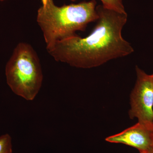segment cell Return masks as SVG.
<instances>
[{
	"label": "cell",
	"instance_id": "6da1fadb",
	"mask_svg": "<svg viewBox=\"0 0 153 153\" xmlns=\"http://www.w3.org/2000/svg\"><path fill=\"white\" fill-rule=\"evenodd\" d=\"M96 10L98 19L88 36L82 38L76 35L47 48L56 61L76 68H90L133 53L131 44L122 36L123 29L127 22V13L102 5L97 6Z\"/></svg>",
	"mask_w": 153,
	"mask_h": 153
},
{
	"label": "cell",
	"instance_id": "7a4b0ae2",
	"mask_svg": "<svg viewBox=\"0 0 153 153\" xmlns=\"http://www.w3.org/2000/svg\"><path fill=\"white\" fill-rule=\"evenodd\" d=\"M41 1L37 21L47 48L57 41L75 36L76 31H85L89 23L97 22L98 19L95 0L61 7L55 5L53 0Z\"/></svg>",
	"mask_w": 153,
	"mask_h": 153
},
{
	"label": "cell",
	"instance_id": "3957f363",
	"mask_svg": "<svg viewBox=\"0 0 153 153\" xmlns=\"http://www.w3.org/2000/svg\"><path fill=\"white\" fill-rule=\"evenodd\" d=\"M7 83L15 94L33 100L41 89L43 75L36 51L27 43H20L14 49L6 66Z\"/></svg>",
	"mask_w": 153,
	"mask_h": 153
},
{
	"label": "cell",
	"instance_id": "277c9868",
	"mask_svg": "<svg viewBox=\"0 0 153 153\" xmlns=\"http://www.w3.org/2000/svg\"><path fill=\"white\" fill-rule=\"evenodd\" d=\"M137 79L130 95L129 116L138 122L153 126V82L151 75L136 66Z\"/></svg>",
	"mask_w": 153,
	"mask_h": 153
},
{
	"label": "cell",
	"instance_id": "5b68a950",
	"mask_svg": "<svg viewBox=\"0 0 153 153\" xmlns=\"http://www.w3.org/2000/svg\"><path fill=\"white\" fill-rule=\"evenodd\" d=\"M106 141L121 143L146 153L153 144V126L138 122L134 125L119 133L106 137Z\"/></svg>",
	"mask_w": 153,
	"mask_h": 153
},
{
	"label": "cell",
	"instance_id": "8992f818",
	"mask_svg": "<svg viewBox=\"0 0 153 153\" xmlns=\"http://www.w3.org/2000/svg\"><path fill=\"white\" fill-rule=\"evenodd\" d=\"M74 1L76 0H70ZM102 5L107 8L111 9L121 13H126L123 0H100Z\"/></svg>",
	"mask_w": 153,
	"mask_h": 153
},
{
	"label": "cell",
	"instance_id": "52a82bcc",
	"mask_svg": "<svg viewBox=\"0 0 153 153\" xmlns=\"http://www.w3.org/2000/svg\"><path fill=\"white\" fill-rule=\"evenodd\" d=\"M0 153H13L12 139L9 134L0 136Z\"/></svg>",
	"mask_w": 153,
	"mask_h": 153
},
{
	"label": "cell",
	"instance_id": "ba28073f",
	"mask_svg": "<svg viewBox=\"0 0 153 153\" xmlns=\"http://www.w3.org/2000/svg\"><path fill=\"white\" fill-rule=\"evenodd\" d=\"M145 153H153V144L151 146L147 152Z\"/></svg>",
	"mask_w": 153,
	"mask_h": 153
},
{
	"label": "cell",
	"instance_id": "9c48e42d",
	"mask_svg": "<svg viewBox=\"0 0 153 153\" xmlns=\"http://www.w3.org/2000/svg\"><path fill=\"white\" fill-rule=\"evenodd\" d=\"M151 77H152V79L153 82V74H151Z\"/></svg>",
	"mask_w": 153,
	"mask_h": 153
},
{
	"label": "cell",
	"instance_id": "30bf717a",
	"mask_svg": "<svg viewBox=\"0 0 153 153\" xmlns=\"http://www.w3.org/2000/svg\"><path fill=\"white\" fill-rule=\"evenodd\" d=\"M4 1V0H0V1Z\"/></svg>",
	"mask_w": 153,
	"mask_h": 153
},
{
	"label": "cell",
	"instance_id": "8fae6325",
	"mask_svg": "<svg viewBox=\"0 0 153 153\" xmlns=\"http://www.w3.org/2000/svg\"><path fill=\"white\" fill-rule=\"evenodd\" d=\"M140 153H145L144 152H140Z\"/></svg>",
	"mask_w": 153,
	"mask_h": 153
}]
</instances>
